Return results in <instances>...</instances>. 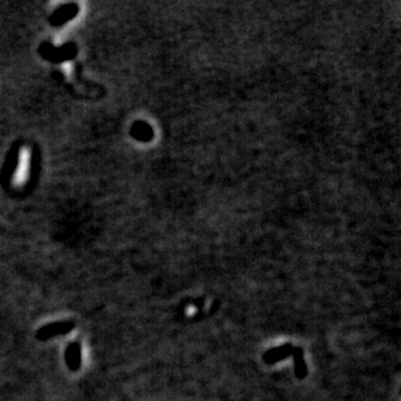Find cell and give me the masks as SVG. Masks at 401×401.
<instances>
[{"mask_svg": "<svg viewBox=\"0 0 401 401\" xmlns=\"http://www.w3.org/2000/svg\"><path fill=\"white\" fill-rule=\"evenodd\" d=\"M292 356H294V361H295V374L298 379H304L307 377V365L304 362V353L300 347H296L292 350Z\"/></svg>", "mask_w": 401, "mask_h": 401, "instance_id": "4", "label": "cell"}, {"mask_svg": "<svg viewBox=\"0 0 401 401\" xmlns=\"http://www.w3.org/2000/svg\"><path fill=\"white\" fill-rule=\"evenodd\" d=\"M292 350L294 347L291 344H283L280 347H275V348H271L267 352H265L264 355V361L266 364H275L278 361H282V360L287 359L290 356H292Z\"/></svg>", "mask_w": 401, "mask_h": 401, "instance_id": "3", "label": "cell"}, {"mask_svg": "<svg viewBox=\"0 0 401 401\" xmlns=\"http://www.w3.org/2000/svg\"><path fill=\"white\" fill-rule=\"evenodd\" d=\"M74 327H76V323H74L73 321L49 323V325L43 326V327H40L39 330H38L37 339H39V340L42 341L49 340V339L59 336V335L69 334Z\"/></svg>", "mask_w": 401, "mask_h": 401, "instance_id": "1", "label": "cell"}, {"mask_svg": "<svg viewBox=\"0 0 401 401\" xmlns=\"http://www.w3.org/2000/svg\"><path fill=\"white\" fill-rule=\"evenodd\" d=\"M81 361H82V357H81V344L77 343V341H73L65 350V362H67L68 369L72 371H78L79 368H81Z\"/></svg>", "mask_w": 401, "mask_h": 401, "instance_id": "2", "label": "cell"}]
</instances>
